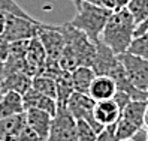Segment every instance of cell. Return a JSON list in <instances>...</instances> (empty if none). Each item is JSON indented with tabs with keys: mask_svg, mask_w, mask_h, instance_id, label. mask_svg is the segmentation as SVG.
Listing matches in <instances>:
<instances>
[{
	"mask_svg": "<svg viewBox=\"0 0 148 141\" xmlns=\"http://www.w3.org/2000/svg\"><path fill=\"white\" fill-rule=\"evenodd\" d=\"M63 33L66 45L58 63L64 70H72L78 66H93L96 57V44L90 41L84 32L73 27L71 23L57 26Z\"/></svg>",
	"mask_w": 148,
	"mask_h": 141,
	"instance_id": "obj_1",
	"label": "cell"
},
{
	"mask_svg": "<svg viewBox=\"0 0 148 141\" xmlns=\"http://www.w3.org/2000/svg\"><path fill=\"white\" fill-rule=\"evenodd\" d=\"M136 23L127 8L112 11L102 30L100 41L109 47L117 56L126 53L135 38Z\"/></svg>",
	"mask_w": 148,
	"mask_h": 141,
	"instance_id": "obj_2",
	"label": "cell"
},
{
	"mask_svg": "<svg viewBox=\"0 0 148 141\" xmlns=\"http://www.w3.org/2000/svg\"><path fill=\"white\" fill-rule=\"evenodd\" d=\"M112 14V9L103 6H97L88 2H82L79 8H76V15L69 21L73 27L79 29L90 38L91 42L97 44L100 41L102 30Z\"/></svg>",
	"mask_w": 148,
	"mask_h": 141,
	"instance_id": "obj_3",
	"label": "cell"
},
{
	"mask_svg": "<svg viewBox=\"0 0 148 141\" xmlns=\"http://www.w3.org/2000/svg\"><path fill=\"white\" fill-rule=\"evenodd\" d=\"M40 21L34 18H24L12 14H6V24L2 33V38L8 42L29 41L38 35Z\"/></svg>",
	"mask_w": 148,
	"mask_h": 141,
	"instance_id": "obj_4",
	"label": "cell"
},
{
	"mask_svg": "<svg viewBox=\"0 0 148 141\" xmlns=\"http://www.w3.org/2000/svg\"><path fill=\"white\" fill-rule=\"evenodd\" d=\"M76 119L67 107H57V111L51 120L48 141H75Z\"/></svg>",
	"mask_w": 148,
	"mask_h": 141,
	"instance_id": "obj_5",
	"label": "cell"
},
{
	"mask_svg": "<svg viewBox=\"0 0 148 141\" xmlns=\"http://www.w3.org/2000/svg\"><path fill=\"white\" fill-rule=\"evenodd\" d=\"M36 36L40 39L43 48H45L47 62H58L63 54L66 41H64L63 33L58 30L57 26L40 23Z\"/></svg>",
	"mask_w": 148,
	"mask_h": 141,
	"instance_id": "obj_6",
	"label": "cell"
},
{
	"mask_svg": "<svg viewBox=\"0 0 148 141\" xmlns=\"http://www.w3.org/2000/svg\"><path fill=\"white\" fill-rule=\"evenodd\" d=\"M123 63L130 83L144 92L148 90V60L138 57L132 53H123L118 56Z\"/></svg>",
	"mask_w": 148,
	"mask_h": 141,
	"instance_id": "obj_7",
	"label": "cell"
},
{
	"mask_svg": "<svg viewBox=\"0 0 148 141\" xmlns=\"http://www.w3.org/2000/svg\"><path fill=\"white\" fill-rule=\"evenodd\" d=\"M66 107H67L69 111L72 113V116L76 120H85V122H88L97 132H100L103 129V126H100L99 123L96 122V119H94L96 101L91 98L90 95L73 92V95L69 98Z\"/></svg>",
	"mask_w": 148,
	"mask_h": 141,
	"instance_id": "obj_8",
	"label": "cell"
},
{
	"mask_svg": "<svg viewBox=\"0 0 148 141\" xmlns=\"http://www.w3.org/2000/svg\"><path fill=\"white\" fill-rule=\"evenodd\" d=\"M91 68L96 75H108L112 78L123 68V63L114 51L106 47L102 41H99L96 44V57Z\"/></svg>",
	"mask_w": 148,
	"mask_h": 141,
	"instance_id": "obj_9",
	"label": "cell"
},
{
	"mask_svg": "<svg viewBox=\"0 0 148 141\" xmlns=\"http://www.w3.org/2000/svg\"><path fill=\"white\" fill-rule=\"evenodd\" d=\"M47 63V53L38 36L29 41V47L25 51V70L30 77H36L43 72Z\"/></svg>",
	"mask_w": 148,
	"mask_h": 141,
	"instance_id": "obj_10",
	"label": "cell"
},
{
	"mask_svg": "<svg viewBox=\"0 0 148 141\" xmlns=\"http://www.w3.org/2000/svg\"><path fill=\"white\" fill-rule=\"evenodd\" d=\"M51 120H53V116L43 110H38V108L25 110V122H27V126H30L42 138V141H48Z\"/></svg>",
	"mask_w": 148,
	"mask_h": 141,
	"instance_id": "obj_11",
	"label": "cell"
},
{
	"mask_svg": "<svg viewBox=\"0 0 148 141\" xmlns=\"http://www.w3.org/2000/svg\"><path fill=\"white\" fill-rule=\"evenodd\" d=\"M23 101H24L25 110L38 108V110H43V111L49 113L51 116H54L56 111H57V107H58L56 99L49 98V96L43 95L38 90H34L33 87H30V89L23 95Z\"/></svg>",
	"mask_w": 148,
	"mask_h": 141,
	"instance_id": "obj_12",
	"label": "cell"
},
{
	"mask_svg": "<svg viewBox=\"0 0 148 141\" xmlns=\"http://www.w3.org/2000/svg\"><path fill=\"white\" fill-rule=\"evenodd\" d=\"M25 126H27L25 111L15 114V116H9L0 120V135L3 141H18V137Z\"/></svg>",
	"mask_w": 148,
	"mask_h": 141,
	"instance_id": "obj_13",
	"label": "cell"
},
{
	"mask_svg": "<svg viewBox=\"0 0 148 141\" xmlns=\"http://www.w3.org/2000/svg\"><path fill=\"white\" fill-rule=\"evenodd\" d=\"M115 92H117V84L111 77H108V75H96V78L91 83L88 95L96 102H99V101L112 99Z\"/></svg>",
	"mask_w": 148,
	"mask_h": 141,
	"instance_id": "obj_14",
	"label": "cell"
},
{
	"mask_svg": "<svg viewBox=\"0 0 148 141\" xmlns=\"http://www.w3.org/2000/svg\"><path fill=\"white\" fill-rule=\"evenodd\" d=\"M121 114V110L115 104L114 99H106V101H99L96 102L94 107V119L100 126H109L115 123Z\"/></svg>",
	"mask_w": 148,
	"mask_h": 141,
	"instance_id": "obj_15",
	"label": "cell"
},
{
	"mask_svg": "<svg viewBox=\"0 0 148 141\" xmlns=\"http://www.w3.org/2000/svg\"><path fill=\"white\" fill-rule=\"evenodd\" d=\"M32 81H33V77H30L27 72H14L3 78L0 89L3 90V93L16 92L20 95H24L32 87Z\"/></svg>",
	"mask_w": 148,
	"mask_h": 141,
	"instance_id": "obj_16",
	"label": "cell"
},
{
	"mask_svg": "<svg viewBox=\"0 0 148 141\" xmlns=\"http://www.w3.org/2000/svg\"><path fill=\"white\" fill-rule=\"evenodd\" d=\"M24 111H25V107H24L23 95L16 93V92L3 93L2 99H0V120L9 117V116L24 113Z\"/></svg>",
	"mask_w": 148,
	"mask_h": 141,
	"instance_id": "obj_17",
	"label": "cell"
},
{
	"mask_svg": "<svg viewBox=\"0 0 148 141\" xmlns=\"http://www.w3.org/2000/svg\"><path fill=\"white\" fill-rule=\"evenodd\" d=\"M148 107V101H130L126 107L121 110L120 117L130 122L135 125L138 129H142L144 126V117H145V110Z\"/></svg>",
	"mask_w": 148,
	"mask_h": 141,
	"instance_id": "obj_18",
	"label": "cell"
},
{
	"mask_svg": "<svg viewBox=\"0 0 148 141\" xmlns=\"http://www.w3.org/2000/svg\"><path fill=\"white\" fill-rule=\"evenodd\" d=\"M71 75H72V83H73L75 92L88 95L91 83L96 78V72L93 70V68L91 66H78L71 72Z\"/></svg>",
	"mask_w": 148,
	"mask_h": 141,
	"instance_id": "obj_19",
	"label": "cell"
},
{
	"mask_svg": "<svg viewBox=\"0 0 148 141\" xmlns=\"http://www.w3.org/2000/svg\"><path fill=\"white\" fill-rule=\"evenodd\" d=\"M56 84H57V105L60 107H66V104L69 98L73 95V83H72V75L69 70H62L56 78Z\"/></svg>",
	"mask_w": 148,
	"mask_h": 141,
	"instance_id": "obj_20",
	"label": "cell"
},
{
	"mask_svg": "<svg viewBox=\"0 0 148 141\" xmlns=\"http://www.w3.org/2000/svg\"><path fill=\"white\" fill-rule=\"evenodd\" d=\"M32 87L34 90L49 96V98L57 99V84H56L54 78L47 77V75H36V77H33Z\"/></svg>",
	"mask_w": 148,
	"mask_h": 141,
	"instance_id": "obj_21",
	"label": "cell"
},
{
	"mask_svg": "<svg viewBox=\"0 0 148 141\" xmlns=\"http://www.w3.org/2000/svg\"><path fill=\"white\" fill-rule=\"evenodd\" d=\"M127 9L138 26L148 18V0H129Z\"/></svg>",
	"mask_w": 148,
	"mask_h": 141,
	"instance_id": "obj_22",
	"label": "cell"
},
{
	"mask_svg": "<svg viewBox=\"0 0 148 141\" xmlns=\"http://www.w3.org/2000/svg\"><path fill=\"white\" fill-rule=\"evenodd\" d=\"M99 132L96 131L88 122L85 120H76V132H75V141H96Z\"/></svg>",
	"mask_w": 148,
	"mask_h": 141,
	"instance_id": "obj_23",
	"label": "cell"
},
{
	"mask_svg": "<svg viewBox=\"0 0 148 141\" xmlns=\"http://www.w3.org/2000/svg\"><path fill=\"white\" fill-rule=\"evenodd\" d=\"M127 51L138 57L148 60V32L139 35V36H135Z\"/></svg>",
	"mask_w": 148,
	"mask_h": 141,
	"instance_id": "obj_24",
	"label": "cell"
},
{
	"mask_svg": "<svg viewBox=\"0 0 148 141\" xmlns=\"http://www.w3.org/2000/svg\"><path fill=\"white\" fill-rule=\"evenodd\" d=\"M138 131H141V129H138L135 125H132L130 122L124 120L123 117H118V120L115 122V137H117V140L133 138Z\"/></svg>",
	"mask_w": 148,
	"mask_h": 141,
	"instance_id": "obj_25",
	"label": "cell"
},
{
	"mask_svg": "<svg viewBox=\"0 0 148 141\" xmlns=\"http://www.w3.org/2000/svg\"><path fill=\"white\" fill-rule=\"evenodd\" d=\"M0 12L12 14V15H16V17H24V18H32L15 0H0Z\"/></svg>",
	"mask_w": 148,
	"mask_h": 141,
	"instance_id": "obj_26",
	"label": "cell"
},
{
	"mask_svg": "<svg viewBox=\"0 0 148 141\" xmlns=\"http://www.w3.org/2000/svg\"><path fill=\"white\" fill-rule=\"evenodd\" d=\"M96 141H118L115 137V123L103 128L96 137Z\"/></svg>",
	"mask_w": 148,
	"mask_h": 141,
	"instance_id": "obj_27",
	"label": "cell"
},
{
	"mask_svg": "<svg viewBox=\"0 0 148 141\" xmlns=\"http://www.w3.org/2000/svg\"><path fill=\"white\" fill-rule=\"evenodd\" d=\"M18 141H42V138L30 126H25L18 137Z\"/></svg>",
	"mask_w": 148,
	"mask_h": 141,
	"instance_id": "obj_28",
	"label": "cell"
},
{
	"mask_svg": "<svg viewBox=\"0 0 148 141\" xmlns=\"http://www.w3.org/2000/svg\"><path fill=\"white\" fill-rule=\"evenodd\" d=\"M115 101V104L118 105V108L120 110H123L126 105L132 101V98H130V96L127 95V93H124V92H121V90H117L115 92V95H114V98H112Z\"/></svg>",
	"mask_w": 148,
	"mask_h": 141,
	"instance_id": "obj_29",
	"label": "cell"
},
{
	"mask_svg": "<svg viewBox=\"0 0 148 141\" xmlns=\"http://www.w3.org/2000/svg\"><path fill=\"white\" fill-rule=\"evenodd\" d=\"M9 45H11V42L5 41L2 36H0V59H2L3 62L8 59V56H9Z\"/></svg>",
	"mask_w": 148,
	"mask_h": 141,
	"instance_id": "obj_30",
	"label": "cell"
},
{
	"mask_svg": "<svg viewBox=\"0 0 148 141\" xmlns=\"http://www.w3.org/2000/svg\"><path fill=\"white\" fill-rule=\"evenodd\" d=\"M129 5V0H111V9L112 11H118V9H124Z\"/></svg>",
	"mask_w": 148,
	"mask_h": 141,
	"instance_id": "obj_31",
	"label": "cell"
},
{
	"mask_svg": "<svg viewBox=\"0 0 148 141\" xmlns=\"http://www.w3.org/2000/svg\"><path fill=\"white\" fill-rule=\"evenodd\" d=\"M82 2H88V3H93V5L103 6V8L111 9V0H82Z\"/></svg>",
	"mask_w": 148,
	"mask_h": 141,
	"instance_id": "obj_32",
	"label": "cell"
},
{
	"mask_svg": "<svg viewBox=\"0 0 148 141\" xmlns=\"http://www.w3.org/2000/svg\"><path fill=\"white\" fill-rule=\"evenodd\" d=\"M5 24H6V14L0 12V36H2V33L5 30Z\"/></svg>",
	"mask_w": 148,
	"mask_h": 141,
	"instance_id": "obj_33",
	"label": "cell"
},
{
	"mask_svg": "<svg viewBox=\"0 0 148 141\" xmlns=\"http://www.w3.org/2000/svg\"><path fill=\"white\" fill-rule=\"evenodd\" d=\"M3 78H5V62L0 59V84H2Z\"/></svg>",
	"mask_w": 148,
	"mask_h": 141,
	"instance_id": "obj_34",
	"label": "cell"
},
{
	"mask_svg": "<svg viewBox=\"0 0 148 141\" xmlns=\"http://www.w3.org/2000/svg\"><path fill=\"white\" fill-rule=\"evenodd\" d=\"M144 126H145V128H148V107H147V110H145V117H144Z\"/></svg>",
	"mask_w": 148,
	"mask_h": 141,
	"instance_id": "obj_35",
	"label": "cell"
},
{
	"mask_svg": "<svg viewBox=\"0 0 148 141\" xmlns=\"http://www.w3.org/2000/svg\"><path fill=\"white\" fill-rule=\"evenodd\" d=\"M145 141H148V128H145Z\"/></svg>",
	"mask_w": 148,
	"mask_h": 141,
	"instance_id": "obj_36",
	"label": "cell"
},
{
	"mask_svg": "<svg viewBox=\"0 0 148 141\" xmlns=\"http://www.w3.org/2000/svg\"><path fill=\"white\" fill-rule=\"evenodd\" d=\"M118 141H135L133 138H129V140H118Z\"/></svg>",
	"mask_w": 148,
	"mask_h": 141,
	"instance_id": "obj_37",
	"label": "cell"
},
{
	"mask_svg": "<svg viewBox=\"0 0 148 141\" xmlns=\"http://www.w3.org/2000/svg\"><path fill=\"white\" fill-rule=\"evenodd\" d=\"M2 96H3V90L0 89V99H2Z\"/></svg>",
	"mask_w": 148,
	"mask_h": 141,
	"instance_id": "obj_38",
	"label": "cell"
},
{
	"mask_svg": "<svg viewBox=\"0 0 148 141\" xmlns=\"http://www.w3.org/2000/svg\"><path fill=\"white\" fill-rule=\"evenodd\" d=\"M0 141H3V138H2V135H0Z\"/></svg>",
	"mask_w": 148,
	"mask_h": 141,
	"instance_id": "obj_39",
	"label": "cell"
},
{
	"mask_svg": "<svg viewBox=\"0 0 148 141\" xmlns=\"http://www.w3.org/2000/svg\"><path fill=\"white\" fill-rule=\"evenodd\" d=\"M147 93H148V90H147Z\"/></svg>",
	"mask_w": 148,
	"mask_h": 141,
	"instance_id": "obj_40",
	"label": "cell"
}]
</instances>
